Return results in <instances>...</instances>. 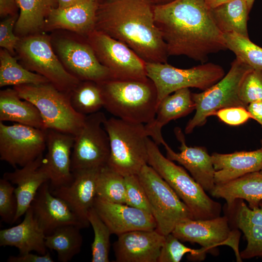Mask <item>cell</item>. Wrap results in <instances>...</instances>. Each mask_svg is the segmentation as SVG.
I'll use <instances>...</instances> for the list:
<instances>
[{
	"label": "cell",
	"mask_w": 262,
	"mask_h": 262,
	"mask_svg": "<svg viewBox=\"0 0 262 262\" xmlns=\"http://www.w3.org/2000/svg\"><path fill=\"white\" fill-rule=\"evenodd\" d=\"M153 12L169 56L205 63L210 54L227 49L204 0H174L154 5Z\"/></svg>",
	"instance_id": "1"
},
{
	"label": "cell",
	"mask_w": 262,
	"mask_h": 262,
	"mask_svg": "<svg viewBox=\"0 0 262 262\" xmlns=\"http://www.w3.org/2000/svg\"><path fill=\"white\" fill-rule=\"evenodd\" d=\"M153 6L150 0H104L98 3L95 30L125 44L146 63H167Z\"/></svg>",
	"instance_id": "2"
},
{
	"label": "cell",
	"mask_w": 262,
	"mask_h": 262,
	"mask_svg": "<svg viewBox=\"0 0 262 262\" xmlns=\"http://www.w3.org/2000/svg\"><path fill=\"white\" fill-rule=\"evenodd\" d=\"M103 108L116 117L144 124L151 123L158 105L156 87L146 80L110 79L99 83Z\"/></svg>",
	"instance_id": "3"
},
{
	"label": "cell",
	"mask_w": 262,
	"mask_h": 262,
	"mask_svg": "<svg viewBox=\"0 0 262 262\" xmlns=\"http://www.w3.org/2000/svg\"><path fill=\"white\" fill-rule=\"evenodd\" d=\"M148 164L170 185L191 212L194 219L205 220L220 216L221 204L206 191L181 166L164 157L158 145L147 139Z\"/></svg>",
	"instance_id": "4"
},
{
	"label": "cell",
	"mask_w": 262,
	"mask_h": 262,
	"mask_svg": "<svg viewBox=\"0 0 262 262\" xmlns=\"http://www.w3.org/2000/svg\"><path fill=\"white\" fill-rule=\"evenodd\" d=\"M103 127L110 141L107 165L124 177L137 175L148 164L145 124L113 117L105 119Z\"/></svg>",
	"instance_id": "5"
},
{
	"label": "cell",
	"mask_w": 262,
	"mask_h": 262,
	"mask_svg": "<svg viewBox=\"0 0 262 262\" xmlns=\"http://www.w3.org/2000/svg\"><path fill=\"white\" fill-rule=\"evenodd\" d=\"M19 96L33 103L39 110L46 129L75 135L83 126L85 115L72 107L68 93L49 82L14 86Z\"/></svg>",
	"instance_id": "6"
},
{
	"label": "cell",
	"mask_w": 262,
	"mask_h": 262,
	"mask_svg": "<svg viewBox=\"0 0 262 262\" xmlns=\"http://www.w3.org/2000/svg\"><path fill=\"white\" fill-rule=\"evenodd\" d=\"M253 69L236 58L228 72L216 83L199 93H192L196 113L185 128L186 134L204 125L208 117L217 111L231 107H246L239 97L241 83L248 72Z\"/></svg>",
	"instance_id": "7"
},
{
	"label": "cell",
	"mask_w": 262,
	"mask_h": 262,
	"mask_svg": "<svg viewBox=\"0 0 262 262\" xmlns=\"http://www.w3.org/2000/svg\"><path fill=\"white\" fill-rule=\"evenodd\" d=\"M137 175L147 194L159 232L166 236L180 222L194 219L189 209L151 166L144 165Z\"/></svg>",
	"instance_id": "8"
},
{
	"label": "cell",
	"mask_w": 262,
	"mask_h": 262,
	"mask_svg": "<svg viewBox=\"0 0 262 262\" xmlns=\"http://www.w3.org/2000/svg\"><path fill=\"white\" fill-rule=\"evenodd\" d=\"M146 69L147 77L156 87L158 104L164 97L181 89L205 90L225 75L221 66L212 63L187 69L177 68L167 63H146Z\"/></svg>",
	"instance_id": "9"
},
{
	"label": "cell",
	"mask_w": 262,
	"mask_h": 262,
	"mask_svg": "<svg viewBox=\"0 0 262 262\" xmlns=\"http://www.w3.org/2000/svg\"><path fill=\"white\" fill-rule=\"evenodd\" d=\"M16 50L25 68L44 76L62 91L69 93L81 81L60 61L46 35L24 36L20 38Z\"/></svg>",
	"instance_id": "10"
},
{
	"label": "cell",
	"mask_w": 262,
	"mask_h": 262,
	"mask_svg": "<svg viewBox=\"0 0 262 262\" xmlns=\"http://www.w3.org/2000/svg\"><path fill=\"white\" fill-rule=\"evenodd\" d=\"M85 38L100 63L108 69L113 79H148L146 62L125 44L95 29Z\"/></svg>",
	"instance_id": "11"
},
{
	"label": "cell",
	"mask_w": 262,
	"mask_h": 262,
	"mask_svg": "<svg viewBox=\"0 0 262 262\" xmlns=\"http://www.w3.org/2000/svg\"><path fill=\"white\" fill-rule=\"evenodd\" d=\"M172 233L181 242L199 244L213 255H217L218 246H229L233 249L236 261L242 262L239 249L241 233L230 226L226 215L209 219L184 220L175 227Z\"/></svg>",
	"instance_id": "12"
},
{
	"label": "cell",
	"mask_w": 262,
	"mask_h": 262,
	"mask_svg": "<svg viewBox=\"0 0 262 262\" xmlns=\"http://www.w3.org/2000/svg\"><path fill=\"white\" fill-rule=\"evenodd\" d=\"M106 119L105 114L100 111L86 116L83 126L74 135L72 172L107 165L110 147L108 135L103 127Z\"/></svg>",
	"instance_id": "13"
},
{
	"label": "cell",
	"mask_w": 262,
	"mask_h": 262,
	"mask_svg": "<svg viewBox=\"0 0 262 262\" xmlns=\"http://www.w3.org/2000/svg\"><path fill=\"white\" fill-rule=\"evenodd\" d=\"M46 141L47 130L0 122V159L15 168L23 167L43 154Z\"/></svg>",
	"instance_id": "14"
},
{
	"label": "cell",
	"mask_w": 262,
	"mask_h": 262,
	"mask_svg": "<svg viewBox=\"0 0 262 262\" xmlns=\"http://www.w3.org/2000/svg\"><path fill=\"white\" fill-rule=\"evenodd\" d=\"M56 48L65 68L80 81L100 83L113 79L108 69L100 63L87 41L61 38L57 41Z\"/></svg>",
	"instance_id": "15"
},
{
	"label": "cell",
	"mask_w": 262,
	"mask_h": 262,
	"mask_svg": "<svg viewBox=\"0 0 262 262\" xmlns=\"http://www.w3.org/2000/svg\"><path fill=\"white\" fill-rule=\"evenodd\" d=\"M100 168L73 172V179L69 184L50 190L66 203L84 228L90 225L87 214L97 196V179Z\"/></svg>",
	"instance_id": "16"
},
{
	"label": "cell",
	"mask_w": 262,
	"mask_h": 262,
	"mask_svg": "<svg viewBox=\"0 0 262 262\" xmlns=\"http://www.w3.org/2000/svg\"><path fill=\"white\" fill-rule=\"evenodd\" d=\"M113 244L117 262H158L165 236L156 229L135 230L117 236Z\"/></svg>",
	"instance_id": "17"
},
{
	"label": "cell",
	"mask_w": 262,
	"mask_h": 262,
	"mask_svg": "<svg viewBox=\"0 0 262 262\" xmlns=\"http://www.w3.org/2000/svg\"><path fill=\"white\" fill-rule=\"evenodd\" d=\"M74 135L47 129V152L44 163L49 177L50 190L69 184L73 180L71 155Z\"/></svg>",
	"instance_id": "18"
},
{
	"label": "cell",
	"mask_w": 262,
	"mask_h": 262,
	"mask_svg": "<svg viewBox=\"0 0 262 262\" xmlns=\"http://www.w3.org/2000/svg\"><path fill=\"white\" fill-rule=\"evenodd\" d=\"M93 207L112 234L117 236L135 230L155 229L152 214L126 204L110 202L96 197Z\"/></svg>",
	"instance_id": "19"
},
{
	"label": "cell",
	"mask_w": 262,
	"mask_h": 262,
	"mask_svg": "<svg viewBox=\"0 0 262 262\" xmlns=\"http://www.w3.org/2000/svg\"><path fill=\"white\" fill-rule=\"evenodd\" d=\"M30 207L35 219L46 235L68 225L84 228L66 203L52 194L49 181L39 188Z\"/></svg>",
	"instance_id": "20"
},
{
	"label": "cell",
	"mask_w": 262,
	"mask_h": 262,
	"mask_svg": "<svg viewBox=\"0 0 262 262\" xmlns=\"http://www.w3.org/2000/svg\"><path fill=\"white\" fill-rule=\"evenodd\" d=\"M175 133L180 143V152H175L165 142L163 145L166 150V157L184 167L203 189L210 193L215 185V171L211 155L205 147L188 146L180 128H176Z\"/></svg>",
	"instance_id": "21"
},
{
	"label": "cell",
	"mask_w": 262,
	"mask_h": 262,
	"mask_svg": "<svg viewBox=\"0 0 262 262\" xmlns=\"http://www.w3.org/2000/svg\"><path fill=\"white\" fill-rule=\"evenodd\" d=\"M224 210L230 226L240 229L246 240V248L240 252L242 259L262 258V200L258 208L251 209L243 199H237Z\"/></svg>",
	"instance_id": "22"
},
{
	"label": "cell",
	"mask_w": 262,
	"mask_h": 262,
	"mask_svg": "<svg viewBox=\"0 0 262 262\" xmlns=\"http://www.w3.org/2000/svg\"><path fill=\"white\" fill-rule=\"evenodd\" d=\"M43 154L20 168L4 173L3 178L16 185L15 194L17 209L14 223L30 207L39 188L49 181V177L44 163Z\"/></svg>",
	"instance_id": "23"
},
{
	"label": "cell",
	"mask_w": 262,
	"mask_h": 262,
	"mask_svg": "<svg viewBox=\"0 0 262 262\" xmlns=\"http://www.w3.org/2000/svg\"><path fill=\"white\" fill-rule=\"evenodd\" d=\"M98 5L97 0H84L67 7L55 8L47 17L44 30H67L86 38L95 29Z\"/></svg>",
	"instance_id": "24"
},
{
	"label": "cell",
	"mask_w": 262,
	"mask_h": 262,
	"mask_svg": "<svg viewBox=\"0 0 262 262\" xmlns=\"http://www.w3.org/2000/svg\"><path fill=\"white\" fill-rule=\"evenodd\" d=\"M261 147L253 151H235L212 155L215 169L214 183L220 184L262 168V140Z\"/></svg>",
	"instance_id": "25"
},
{
	"label": "cell",
	"mask_w": 262,
	"mask_h": 262,
	"mask_svg": "<svg viewBox=\"0 0 262 262\" xmlns=\"http://www.w3.org/2000/svg\"><path fill=\"white\" fill-rule=\"evenodd\" d=\"M45 236L30 207L20 224L0 230V246H14L19 250L20 254L33 251L45 255L48 252Z\"/></svg>",
	"instance_id": "26"
},
{
	"label": "cell",
	"mask_w": 262,
	"mask_h": 262,
	"mask_svg": "<svg viewBox=\"0 0 262 262\" xmlns=\"http://www.w3.org/2000/svg\"><path fill=\"white\" fill-rule=\"evenodd\" d=\"M195 107L189 88L181 89L166 96L158 104L153 121L145 124L149 137L157 145H163L165 143L162 134L163 126L172 120L187 115Z\"/></svg>",
	"instance_id": "27"
},
{
	"label": "cell",
	"mask_w": 262,
	"mask_h": 262,
	"mask_svg": "<svg viewBox=\"0 0 262 262\" xmlns=\"http://www.w3.org/2000/svg\"><path fill=\"white\" fill-rule=\"evenodd\" d=\"M216 198L224 199L230 207L237 199L246 200L251 209L259 207L262 200V174L260 171L247 174L227 182L215 184L210 192Z\"/></svg>",
	"instance_id": "28"
},
{
	"label": "cell",
	"mask_w": 262,
	"mask_h": 262,
	"mask_svg": "<svg viewBox=\"0 0 262 262\" xmlns=\"http://www.w3.org/2000/svg\"><path fill=\"white\" fill-rule=\"evenodd\" d=\"M4 121L47 130L37 107L30 101L21 98L14 88L0 92V122Z\"/></svg>",
	"instance_id": "29"
},
{
	"label": "cell",
	"mask_w": 262,
	"mask_h": 262,
	"mask_svg": "<svg viewBox=\"0 0 262 262\" xmlns=\"http://www.w3.org/2000/svg\"><path fill=\"white\" fill-rule=\"evenodd\" d=\"M17 2L19 13L14 32L18 36L35 34L44 30L49 13L58 7L56 0H17Z\"/></svg>",
	"instance_id": "30"
},
{
	"label": "cell",
	"mask_w": 262,
	"mask_h": 262,
	"mask_svg": "<svg viewBox=\"0 0 262 262\" xmlns=\"http://www.w3.org/2000/svg\"><path fill=\"white\" fill-rule=\"evenodd\" d=\"M210 12L223 33H235L248 37L247 22L249 11L246 0H231L210 9Z\"/></svg>",
	"instance_id": "31"
},
{
	"label": "cell",
	"mask_w": 262,
	"mask_h": 262,
	"mask_svg": "<svg viewBox=\"0 0 262 262\" xmlns=\"http://www.w3.org/2000/svg\"><path fill=\"white\" fill-rule=\"evenodd\" d=\"M80 227L74 225L62 226L51 234L46 235L47 247L56 251L61 262L71 261L81 250L83 239Z\"/></svg>",
	"instance_id": "32"
},
{
	"label": "cell",
	"mask_w": 262,
	"mask_h": 262,
	"mask_svg": "<svg viewBox=\"0 0 262 262\" xmlns=\"http://www.w3.org/2000/svg\"><path fill=\"white\" fill-rule=\"evenodd\" d=\"M49 82L44 76L19 65L5 49L0 51V87L23 84H38Z\"/></svg>",
	"instance_id": "33"
},
{
	"label": "cell",
	"mask_w": 262,
	"mask_h": 262,
	"mask_svg": "<svg viewBox=\"0 0 262 262\" xmlns=\"http://www.w3.org/2000/svg\"><path fill=\"white\" fill-rule=\"evenodd\" d=\"M68 95L72 107L82 115L96 113L103 108L102 90L98 82L81 81Z\"/></svg>",
	"instance_id": "34"
},
{
	"label": "cell",
	"mask_w": 262,
	"mask_h": 262,
	"mask_svg": "<svg viewBox=\"0 0 262 262\" xmlns=\"http://www.w3.org/2000/svg\"><path fill=\"white\" fill-rule=\"evenodd\" d=\"M96 187L97 197L110 202L126 204L125 177L107 165L99 170Z\"/></svg>",
	"instance_id": "35"
},
{
	"label": "cell",
	"mask_w": 262,
	"mask_h": 262,
	"mask_svg": "<svg viewBox=\"0 0 262 262\" xmlns=\"http://www.w3.org/2000/svg\"><path fill=\"white\" fill-rule=\"evenodd\" d=\"M227 49L236 58L255 70L262 71V48L253 43L248 37L235 33H223Z\"/></svg>",
	"instance_id": "36"
},
{
	"label": "cell",
	"mask_w": 262,
	"mask_h": 262,
	"mask_svg": "<svg viewBox=\"0 0 262 262\" xmlns=\"http://www.w3.org/2000/svg\"><path fill=\"white\" fill-rule=\"evenodd\" d=\"M87 219L94 233V240L91 244V261L109 262L110 238L112 233L93 207L88 212Z\"/></svg>",
	"instance_id": "37"
},
{
	"label": "cell",
	"mask_w": 262,
	"mask_h": 262,
	"mask_svg": "<svg viewBox=\"0 0 262 262\" xmlns=\"http://www.w3.org/2000/svg\"><path fill=\"white\" fill-rule=\"evenodd\" d=\"M186 253L189 254V260L202 261L208 253L203 247L195 249L185 246L171 233L165 236L158 262H179Z\"/></svg>",
	"instance_id": "38"
},
{
	"label": "cell",
	"mask_w": 262,
	"mask_h": 262,
	"mask_svg": "<svg viewBox=\"0 0 262 262\" xmlns=\"http://www.w3.org/2000/svg\"><path fill=\"white\" fill-rule=\"evenodd\" d=\"M240 98L246 107L262 101V71L252 69L244 78L239 90Z\"/></svg>",
	"instance_id": "39"
},
{
	"label": "cell",
	"mask_w": 262,
	"mask_h": 262,
	"mask_svg": "<svg viewBox=\"0 0 262 262\" xmlns=\"http://www.w3.org/2000/svg\"><path fill=\"white\" fill-rule=\"evenodd\" d=\"M125 180L126 204L151 214L147 194L138 175L125 176Z\"/></svg>",
	"instance_id": "40"
},
{
	"label": "cell",
	"mask_w": 262,
	"mask_h": 262,
	"mask_svg": "<svg viewBox=\"0 0 262 262\" xmlns=\"http://www.w3.org/2000/svg\"><path fill=\"white\" fill-rule=\"evenodd\" d=\"M15 189L9 181L3 178L0 179V216L2 222L8 224L14 223L17 212Z\"/></svg>",
	"instance_id": "41"
},
{
	"label": "cell",
	"mask_w": 262,
	"mask_h": 262,
	"mask_svg": "<svg viewBox=\"0 0 262 262\" xmlns=\"http://www.w3.org/2000/svg\"><path fill=\"white\" fill-rule=\"evenodd\" d=\"M19 14L6 17L0 23V46L8 51L12 55L20 38L14 32L15 26Z\"/></svg>",
	"instance_id": "42"
},
{
	"label": "cell",
	"mask_w": 262,
	"mask_h": 262,
	"mask_svg": "<svg viewBox=\"0 0 262 262\" xmlns=\"http://www.w3.org/2000/svg\"><path fill=\"white\" fill-rule=\"evenodd\" d=\"M213 115L216 116L221 121L230 126L240 125L252 118L247 108L240 106L220 109Z\"/></svg>",
	"instance_id": "43"
},
{
	"label": "cell",
	"mask_w": 262,
	"mask_h": 262,
	"mask_svg": "<svg viewBox=\"0 0 262 262\" xmlns=\"http://www.w3.org/2000/svg\"><path fill=\"white\" fill-rule=\"evenodd\" d=\"M8 262H53L50 253L48 252L45 255L35 254L31 252L20 254L17 256H10Z\"/></svg>",
	"instance_id": "44"
},
{
	"label": "cell",
	"mask_w": 262,
	"mask_h": 262,
	"mask_svg": "<svg viewBox=\"0 0 262 262\" xmlns=\"http://www.w3.org/2000/svg\"><path fill=\"white\" fill-rule=\"evenodd\" d=\"M19 10L17 0H0V16L1 17L17 14Z\"/></svg>",
	"instance_id": "45"
},
{
	"label": "cell",
	"mask_w": 262,
	"mask_h": 262,
	"mask_svg": "<svg viewBox=\"0 0 262 262\" xmlns=\"http://www.w3.org/2000/svg\"><path fill=\"white\" fill-rule=\"evenodd\" d=\"M246 108L252 119L257 121L262 128V101L250 103Z\"/></svg>",
	"instance_id": "46"
},
{
	"label": "cell",
	"mask_w": 262,
	"mask_h": 262,
	"mask_svg": "<svg viewBox=\"0 0 262 262\" xmlns=\"http://www.w3.org/2000/svg\"><path fill=\"white\" fill-rule=\"evenodd\" d=\"M231 0H204L207 6L210 9L214 8Z\"/></svg>",
	"instance_id": "47"
},
{
	"label": "cell",
	"mask_w": 262,
	"mask_h": 262,
	"mask_svg": "<svg viewBox=\"0 0 262 262\" xmlns=\"http://www.w3.org/2000/svg\"><path fill=\"white\" fill-rule=\"evenodd\" d=\"M84 0H56L58 7H65Z\"/></svg>",
	"instance_id": "48"
},
{
	"label": "cell",
	"mask_w": 262,
	"mask_h": 262,
	"mask_svg": "<svg viewBox=\"0 0 262 262\" xmlns=\"http://www.w3.org/2000/svg\"><path fill=\"white\" fill-rule=\"evenodd\" d=\"M154 5L164 4L169 3L174 0H150Z\"/></svg>",
	"instance_id": "49"
},
{
	"label": "cell",
	"mask_w": 262,
	"mask_h": 262,
	"mask_svg": "<svg viewBox=\"0 0 262 262\" xmlns=\"http://www.w3.org/2000/svg\"><path fill=\"white\" fill-rule=\"evenodd\" d=\"M248 8L250 11L253 6L255 0H246Z\"/></svg>",
	"instance_id": "50"
},
{
	"label": "cell",
	"mask_w": 262,
	"mask_h": 262,
	"mask_svg": "<svg viewBox=\"0 0 262 262\" xmlns=\"http://www.w3.org/2000/svg\"><path fill=\"white\" fill-rule=\"evenodd\" d=\"M104 0H97V1H98V3H99L101 2H102V1H104Z\"/></svg>",
	"instance_id": "51"
},
{
	"label": "cell",
	"mask_w": 262,
	"mask_h": 262,
	"mask_svg": "<svg viewBox=\"0 0 262 262\" xmlns=\"http://www.w3.org/2000/svg\"><path fill=\"white\" fill-rule=\"evenodd\" d=\"M260 172L262 174V169L260 171Z\"/></svg>",
	"instance_id": "52"
}]
</instances>
